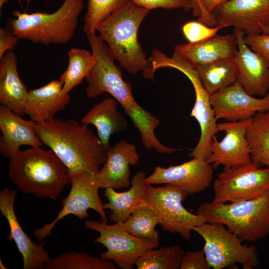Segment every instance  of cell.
I'll return each mask as SVG.
<instances>
[{
    "mask_svg": "<svg viewBox=\"0 0 269 269\" xmlns=\"http://www.w3.org/2000/svg\"><path fill=\"white\" fill-rule=\"evenodd\" d=\"M250 119L217 124L218 131L225 132V135L220 141L214 136L210 143V155L207 161L212 164L214 169L222 165L224 169H227L252 162L246 137Z\"/></svg>",
    "mask_w": 269,
    "mask_h": 269,
    "instance_id": "obj_13",
    "label": "cell"
},
{
    "mask_svg": "<svg viewBox=\"0 0 269 269\" xmlns=\"http://www.w3.org/2000/svg\"><path fill=\"white\" fill-rule=\"evenodd\" d=\"M83 7V0H64L52 13L15 10L14 18H8L6 26L19 39L45 45L65 44L74 36Z\"/></svg>",
    "mask_w": 269,
    "mask_h": 269,
    "instance_id": "obj_4",
    "label": "cell"
},
{
    "mask_svg": "<svg viewBox=\"0 0 269 269\" xmlns=\"http://www.w3.org/2000/svg\"><path fill=\"white\" fill-rule=\"evenodd\" d=\"M0 269H7L6 268H5V266H3L2 263H1V260H0Z\"/></svg>",
    "mask_w": 269,
    "mask_h": 269,
    "instance_id": "obj_40",
    "label": "cell"
},
{
    "mask_svg": "<svg viewBox=\"0 0 269 269\" xmlns=\"http://www.w3.org/2000/svg\"><path fill=\"white\" fill-rule=\"evenodd\" d=\"M71 189L68 196L61 201L62 209L51 223L36 229L34 236L39 240L50 235L52 229L60 220L73 215L80 220L89 217L88 210L93 209L100 216L102 222L108 223L104 204L98 193L100 189L97 173L84 171L70 176Z\"/></svg>",
    "mask_w": 269,
    "mask_h": 269,
    "instance_id": "obj_10",
    "label": "cell"
},
{
    "mask_svg": "<svg viewBox=\"0 0 269 269\" xmlns=\"http://www.w3.org/2000/svg\"><path fill=\"white\" fill-rule=\"evenodd\" d=\"M8 107L0 106V152L7 158L20 150V146H41L43 144L38 137L34 127L36 122L26 120Z\"/></svg>",
    "mask_w": 269,
    "mask_h": 269,
    "instance_id": "obj_19",
    "label": "cell"
},
{
    "mask_svg": "<svg viewBox=\"0 0 269 269\" xmlns=\"http://www.w3.org/2000/svg\"><path fill=\"white\" fill-rule=\"evenodd\" d=\"M44 269H117L114 263L85 253H63L50 259Z\"/></svg>",
    "mask_w": 269,
    "mask_h": 269,
    "instance_id": "obj_29",
    "label": "cell"
},
{
    "mask_svg": "<svg viewBox=\"0 0 269 269\" xmlns=\"http://www.w3.org/2000/svg\"><path fill=\"white\" fill-rule=\"evenodd\" d=\"M226 0H190L193 15L198 20L210 27L217 25L212 14L213 10Z\"/></svg>",
    "mask_w": 269,
    "mask_h": 269,
    "instance_id": "obj_33",
    "label": "cell"
},
{
    "mask_svg": "<svg viewBox=\"0 0 269 269\" xmlns=\"http://www.w3.org/2000/svg\"><path fill=\"white\" fill-rule=\"evenodd\" d=\"M17 192L5 187L0 191V210L8 223L10 232L8 239L13 240L22 255L23 269H43L50 259L45 243L38 244L28 236L20 226L14 211V203Z\"/></svg>",
    "mask_w": 269,
    "mask_h": 269,
    "instance_id": "obj_16",
    "label": "cell"
},
{
    "mask_svg": "<svg viewBox=\"0 0 269 269\" xmlns=\"http://www.w3.org/2000/svg\"><path fill=\"white\" fill-rule=\"evenodd\" d=\"M106 159L97 178L100 188L122 189L131 185L130 165H136L139 155L134 144L122 140L106 149Z\"/></svg>",
    "mask_w": 269,
    "mask_h": 269,
    "instance_id": "obj_18",
    "label": "cell"
},
{
    "mask_svg": "<svg viewBox=\"0 0 269 269\" xmlns=\"http://www.w3.org/2000/svg\"><path fill=\"white\" fill-rule=\"evenodd\" d=\"M196 214L207 222L223 224L242 241H255L269 233V192L256 198L230 203L205 202Z\"/></svg>",
    "mask_w": 269,
    "mask_h": 269,
    "instance_id": "obj_5",
    "label": "cell"
},
{
    "mask_svg": "<svg viewBox=\"0 0 269 269\" xmlns=\"http://www.w3.org/2000/svg\"><path fill=\"white\" fill-rule=\"evenodd\" d=\"M185 252L179 245L147 251L135 262L138 269H179Z\"/></svg>",
    "mask_w": 269,
    "mask_h": 269,
    "instance_id": "obj_30",
    "label": "cell"
},
{
    "mask_svg": "<svg viewBox=\"0 0 269 269\" xmlns=\"http://www.w3.org/2000/svg\"><path fill=\"white\" fill-rule=\"evenodd\" d=\"M12 0H0V15H1V11L4 4L8 3Z\"/></svg>",
    "mask_w": 269,
    "mask_h": 269,
    "instance_id": "obj_38",
    "label": "cell"
},
{
    "mask_svg": "<svg viewBox=\"0 0 269 269\" xmlns=\"http://www.w3.org/2000/svg\"><path fill=\"white\" fill-rule=\"evenodd\" d=\"M165 67L176 69L186 75L191 81L195 92V102L190 116L198 122L201 135L197 145L189 154L190 157L207 160L210 155V143L218 132L217 119L210 102V95L204 88L196 69L185 61L172 56L164 61Z\"/></svg>",
    "mask_w": 269,
    "mask_h": 269,
    "instance_id": "obj_11",
    "label": "cell"
},
{
    "mask_svg": "<svg viewBox=\"0 0 269 269\" xmlns=\"http://www.w3.org/2000/svg\"><path fill=\"white\" fill-rule=\"evenodd\" d=\"M144 172L136 173L131 180V187L127 191L117 192L112 188H107L103 196L108 202L105 209H109V219L115 223L124 222L129 216L145 201L146 184Z\"/></svg>",
    "mask_w": 269,
    "mask_h": 269,
    "instance_id": "obj_23",
    "label": "cell"
},
{
    "mask_svg": "<svg viewBox=\"0 0 269 269\" xmlns=\"http://www.w3.org/2000/svg\"><path fill=\"white\" fill-rule=\"evenodd\" d=\"M213 167L206 160L193 158L178 165L157 166L144 180L147 184H171L183 189L189 195L207 188L212 179Z\"/></svg>",
    "mask_w": 269,
    "mask_h": 269,
    "instance_id": "obj_15",
    "label": "cell"
},
{
    "mask_svg": "<svg viewBox=\"0 0 269 269\" xmlns=\"http://www.w3.org/2000/svg\"><path fill=\"white\" fill-rule=\"evenodd\" d=\"M193 231L204 240L203 250L211 268L222 269L239 264L243 269H253L260 263L257 247L243 244L222 224L206 222Z\"/></svg>",
    "mask_w": 269,
    "mask_h": 269,
    "instance_id": "obj_6",
    "label": "cell"
},
{
    "mask_svg": "<svg viewBox=\"0 0 269 269\" xmlns=\"http://www.w3.org/2000/svg\"><path fill=\"white\" fill-rule=\"evenodd\" d=\"M17 65L13 51H7L0 59V102L23 117L28 91L20 79Z\"/></svg>",
    "mask_w": 269,
    "mask_h": 269,
    "instance_id": "obj_22",
    "label": "cell"
},
{
    "mask_svg": "<svg viewBox=\"0 0 269 269\" xmlns=\"http://www.w3.org/2000/svg\"><path fill=\"white\" fill-rule=\"evenodd\" d=\"M132 2L149 10L156 8L165 9H191L190 0H131Z\"/></svg>",
    "mask_w": 269,
    "mask_h": 269,
    "instance_id": "obj_34",
    "label": "cell"
},
{
    "mask_svg": "<svg viewBox=\"0 0 269 269\" xmlns=\"http://www.w3.org/2000/svg\"><path fill=\"white\" fill-rule=\"evenodd\" d=\"M237 51V39L234 34H217L198 42L177 45L172 56L185 61L195 68L218 60L233 58Z\"/></svg>",
    "mask_w": 269,
    "mask_h": 269,
    "instance_id": "obj_20",
    "label": "cell"
},
{
    "mask_svg": "<svg viewBox=\"0 0 269 269\" xmlns=\"http://www.w3.org/2000/svg\"><path fill=\"white\" fill-rule=\"evenodd\" d=\"M212 202L222 204L249 200L269 192V166L251 162L223 169L213 183Z\"/></svg>",
    "mask_w": 269,
    "mask_h": 269,
    "instance_id": "obj_8",
    "label": "cell"
},
{
    "mask_svg": "<svg viewBox=\"0 0 269 269\" xmlns=\"http://www.w3.org/2000/svg\"><path fill=\"white\" fill-rule=\"evenodd\" d=\"M203 250L185 252L180 269H210Z\"/></svg>",
    "mask_w": 269,
    "mask_h": 269,
    "instance_id": "obj_35",
    "label": "cell"
},
{
    "mask_svg": "<svg viewBox=\"0 0 269 269\" xmlns=\"http://www.w3.org/2000/svg\"><path fill=\"white\" fill-rule=\"evenodd\" d=\"M225 27L220 24L210 27L198 20L190 21L182 26V31L188 42L196 43L214 36Z\"/></svg>",
    "mask_w": 269,
    "mask_h": 269,
    "instance_id": "obj_32",
    "label": "cell"
},
{
    "mask_svg": "<svg viewBox=\"0 0 269 269\" xmlns=\"http://www.w3.org/2000/svg\"><path fill=\"white\" fill-rule=\"evenodd\" d=\"M217 25L246 35L262 33L269 25V0H226L213 11Z\"/></svg>",
    "mask_w": 269,
    "mask_h": 269,
    "instance_id": "obj_12",
    "label": "cell"
},
{
    "mask_svg": "<svg viewBox=\"0 0 269 269\" xmlns=\"http://www.w3.org/2000/svg\"><path fill=\"white\" fill-rule=\"evenodd\" d=\"M195 69L209 95L221 91L237 81V68L234 57L200 65Z\"/></svg>",
    "mask_w": 269,
    "mask_h": 269,
    "instance_id": "obj_25",
    "label": "cell"
},
{
    "mask_svg": "<svg viewBox=\"0 0 269 269\" xmlns=\"http://www.w3.org/2000/svg\"><path fill=\"white\" fill-rule=\"evenodd\" d=\"M85 227L98 232L94 243L102 244L107 251L101 254L105 260H112L118 268L132 269L134 264L147 251L157 248L159 241L134 236L125 230L119 223L108 225L102 222L87 220Z\"/></svg>",
    "mask_w": 269,
    "mask_h": 269,
    "instance_id": "obj_9",
    "label": "cell"
},
{
    "mask_svg": "<svg viewBox=\"0 0 269 269\" xmlns=\"http://www.w3.org/2000/svg\"><path fill=\"white\" fill-rule=\"evenodd\" d=\"M160 222V217L157 212L144 201L124 222L118 223L134 236L159 241L160 235L155 227Z\"/></svg>",
    "mask_w": 269,
    "mask_h": 269,
    "instance_id": "obj_27",
    "label": "cell"
},
{
    "mask_svg": "<svg viewBox=\"0 0 269 269\" xmlns=\"http://www.w3.org/2000/svg\"><path fill=\"white\" fill-rule=\"evenodd\" d=\"M246 137L252 162L269 166V111L258 112L251 118Z\"/></svg>",
    "mask_w": 269,
    "mask_h": 269,
    "instance_id": "obj_26",
    "label": "cell"
},
{
    "mask_svg": "<svg viewBox=\"0 0 269 269\" xmlns=\"http://www.w3.org/2000/svg\"><path fill=\"white\" fill-rule=\"evenodd\" d=\"M246 43L254 51L269 61V34L260 33L245 35Z\"/></svg>",
    "mask_w": 269,
    "mask_h": 269,
    "instance_id": "obj_36",
    "label": "cell"
},
{
    "mask_svg": "<svg viewBox=\"0 0 269 269\" xmlns=\"http://www.w3.org/2000/svg\"><path fill=\"white\" fill-rule=\"evenodd\" d=\"M19 40L6 26L0 27V59L7 51H14Z\"/></svg>",
    "mask_w": 269,
    "mask_h": 269,
    "instance_id": "obj_37",
    "label": "cell"
},
{
    "mask_svg": "<svg viewBox=\"0 0 269 269\" xmlns=\"http://www.w3.org/2000/svg\"><path fill=\"white\" fill-rule=\"evenodd\" d=\"M262 33L269 34V25L266 28Z\"/></svg>",
    "mask_w": 269,
    "mask_h": 269,
    "instance_id": "obj_39",
    "label": "cell"
},
{
    "mask_svg": "<svg viewBox=\"0 0 269 269\" xmlns=\"http://www.w3.org/2000/svg\"><path fill=\"white\" fill-rule=\"evenodd\" d=\"M188 195L183 189L171 184L146 186L145 201L160 217L163 230L178 233L185 240L190 239L195 227L207 222L204 217L190 212L183 205Z\"/></svg>",
    "mask_w": 269,
    "mask_h": 269,
    "instance_id": "obj_7",
    "label": "cell"
},
{
    "mask_svg": "<svg viewBox=\"0 0 269 269\" xmlns=\"http://www.w3.org/2000/svg\"><path fill=\"white\" fill-rule=\"evenodd\" d=\"M63 86L60 79L53 80L42 87L28 91L24 114L36 123L54 118L55 114L63 110L70 102V94L63 92Z\"/></svg>",
    "mask_w": 269,
    "mask_h": 269,
    "instance_id": "obj_21",
    "label": "cell"
},
{
    "mask_svg": "<svg viewBox=\"0 0 269 269\" xmlns=\"http://www.w3.org/2000/svg\"><path fill=\"white\" fill-rule=\"evenodd\" d=\"M149 11L131 1L100 22L96 28L115 60L132 74L143 72L148 67V60L137 35L139 26Z\"/></svg>",
    "mask_w": 269,
    "mask_h": 269,
    "instance_id": "obj_3",
    "label": "cell"
},
{
    "mask_svg": "<svg viewBox=\"0 0 269 269\" xmlns=\"http://www.w3.org/2000/svg\"><path fill=\"white\" fill-rule=\"evenodd\" d=\"M81 123L94 125L97 135L103 146H110L109 140L114 133L124 131L128 122L117 108V101L112 98H106L95 104L83 117Z\"/></svg>",
    "mask_w": 269,
    "mask_h": 269,
    "instance_id": "obj_24",
    "label": "cell"
},
{
    "mask_svg": "<svg viewBox=\"0 0 269 269\" xmlns=\"http://www.w3.org/2000/svg\"><path fill=\"white\" fill-rule=\"evenodd\" d=\"M34 129L43 144L67 167L70 176L84 171L97 173L106 161V149L87 124L54 118L36 123Z\"/></svg>",
    "mask_w": 269,
    "mask_h": 269,
    "instance_id": "obj_1",
    "label": "cell"
},
{
    "mask_svg": "<svg viewBox=\"0 0 269 269\" xmlns=\"http://www.w3.org/2000/svg\"><path fill=\"white\" fill-rule=\"evenodd\" d=\"M131 0H88L84 17L83 31L86 35L95 33L97 25L113 12L127 5Z\"/></svg>",
    "mask_w": 269,
    "mask_h": 269,
    "instance_id": "obj_31",
    "label": "cell"
},
{
    "mask_svg": "<svg viewBox=\"0 0 269 269\" xmlns=\"http://www.w3.org/2000/svg\"><path fill=\"white\" fill-rule=\"evenodd\" d=\"M68 56V64L60 80L63 83V92L69 93L88 76L95 61L92 53L86 49L72 48Z\"/></svg>",
    "mask_w": 269,
    "mask_h": 269,
    "instance_id": "obj_28",
    "label": "cell"
},
{
    "mask_svg": "<svg viewBox=\"0 0 269 269\" xmlns=\"http://www.w3.org/2000/svg\"><path fill=\"white\" fill-rule=\"evenodd\" d=\"M210 102L217 120L250 119L258 112L269 111V93L263 98H255L238 81L210 95Z\"/></svg>",
    "mask_w": 269,
    "mask_h": 269,
    "instance_id": "obj_14",
    "label": "cell"
},
{
    "mask_svg": "<svg viewBox=\"0 0 269 269\" xmlns=\"http://www.w3.org/2000/svg\"><path fill=\"white\" fill-rule=\"evenodd\" d=\"M9 176L25 194L56 200L70 183L67 167L51 150L31 147L16 152L10 158Z\"/></svg>",
    "mask_w": 269,
    "mask_h": 269,
    "instance_id": "obj_2",
    "label": "cell"
},
{
    "mask_svg": "<svg viewBox=\"0 0 269 269\" xmlns=\"http://www.w3.org/2000/svg\"><path fill=\"white\" fill-rule=\"evenodd\" d=\"M234 34L237 42V51L234 57L237 81L251 95L264 96L269 89V61L246 43L243 31L234 29Z\"/></svg>",
    "mask_w": 269,
    "mask_h": 269,
    "instance_id": "obj_17",
    "label": "cell"
}]
</instances>
